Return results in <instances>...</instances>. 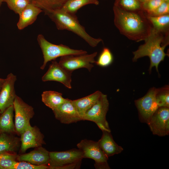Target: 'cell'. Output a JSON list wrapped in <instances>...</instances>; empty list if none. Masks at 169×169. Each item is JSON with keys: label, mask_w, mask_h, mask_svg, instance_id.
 <instances>
[{"label": "cell", "mask_w": 169, "mask_h": 169, "mask_svg": "<svg viewBox=\"0 0 169 169\" xmlns=\"http://www.w3.org/2000/svg\"><path fill=\"white\" fill-rule=\"evenodd\" d=\"M114 23L121 34L137 42L144 40L150 35L152 25L143 11H130L114 5Z\"/></svg>", "instance_id": "cell-1"}, {"label": "cell", "mask_w": 169, "mask_h": 169, "mask_svg": "<svg viewBox=\"0 0 169 169\" xmlns=\"http://www.w3.org/2000/svg\"><path fill=\"white\" fill-rule=\"evenodd\" d=\"M144 41L145 43L133 52V62L144 56H148L150 59L149 68L151 72L152 67H155L158 73V66L167 54L164 49L169 44V34L165 35L153 29L150 35Z\"/></svg>", "instance_id": "cell-2"}, {"label": "cell", "mask_w": 169, "mask_h": 169, "mask_svg": "<svg viewBox=\"0 0 169 169\" xmlns=\"http://www.w3.org/2000/svg\"><path fill=\"white\" fill-rule=\"evenodd\" d=\"M44 13L54 23L57 29L67 30L74 33L92 47H96L102 41L100 38H95L89 35L80 24L75 14L67 13L61 9Z\"/></svg>", "instance_id": "cell-3"}, {"label": "cell", "mask_w": 169, "mask_h": 169, "mask_svg": "<svg viewBox=\"0 0 169 169\" xmlns=\"http://www.w3.org/2000/svg\"><path fill=\"white\" fill-rule=\"evenodd\" d=\"M37 40L42 50L44 62L40 69H44L49 61L57 58L70 55H79L87 53L85 50L75 49L63 44H55L47 41L41 34H38Z\"/></svg>", "instance_id": "cell-4"}, {"label": "cell", "mask_w": 169, "mask_h": 169, "mask_svg": "<svg viewBox=\"0 0 169 169\" xmlns=\"http://www.w3.org/2000/svg\"><path fill=\"white\" fill-rule=\"evenodd\" d=\"M109 105L107 95L102 93L96 103L82 116V120L93 122L102 131L111 132L106 117Z\"/></svg>", "instance_id": "cell-5"}, {"label": "cell", "mask_w": 169, "mask_h": 169, "mask_svg": "<svg viewBox=\"0 0 169 169\" xmlns=\"http://www.w3.org/2000/svg\"><path fill=\"white\" fill-rule=\"evenodd\" d=\"M82 152L83 157L93 160L95 167L97 169H110L108 163V158L100 147L97 142L84 139L77 145Z\"/></svg>", "instance_id": "cell-6"}, {"label": "cell", "mask_w": 169, "mask_h": 169, "mask_svg": "<svg viewBox=\"0 0 169 169\" xmlns=\"http://www.w3.org/2000/svg\"><path fill=\"white\" fill-rule=\"evenodd\" d=\"M15 113L14 124L16 133L20 136L30 125V120L33 116V108L16 96L13 104Z\"/></svg>", "instance_id": "cell-7"}, {"label": "cell", "mask_w": 169, "mask_h": 169, "mask_svg": "<svg viewBox=\"0 0 169 169\" xmlns=\"http://www.w3.org/2000/svg\"><path fill=\"white\" fill-rule=\"evenodd\" d=\"M97 54L95 52L91 54L70 55L60 57L59 63L66 69L72 72L81 68L87 69L90 72L95 63V58Z\"/></svg>", "instance_id": "cell-8"}, {"label": "cell", "mask_w": 169, "mask_h": 169, "mask_svg": "<svg viewBox=\"0 0 169 169\" xmlns=\"http://www.w3.org/2000/svg\"><path fill=\"white\" fill-rule=\"evenodd\" d=\"M156 88H152L143 97L135 101L139 119L141 123L147 124L152 115L159 107L156 98Z\"/></svg>", "instance_id": "cell-9"}, {"label": "cell", "mask_w": 169, "mask_h": 169, "mask_svg": "<svg viewBox=\"0 0 169 169\" xmlns=\"http://www.w3.org/2000/svg\"><path fill=\"white\" fill-rule=\"evenodd\" d=\"M147 124L152 134L160 136L169 134V107H159Z\"/></svg>", "instance_id": "cell-10"}, {"label": "cell", "mask_w": 169, "mask_h": 169, "mask_svg": "<svg viewBox=\"0 0 169 169\" xmlns=\"http://www.w3.org/2000/svg\"><path fill=\"white\" fill-rule=\"evenodd\" d=\"M49 169H58L61 167L83 159L82 151L75 148L62 151L49 152Z\"/></svg>", "instance_id": "cell-11"}, {"label": "cell", "mask_w": 169, "mask_h": 169, "mask_svg": "<svg viewBox=\"0 0 169 169\" xmlns=\"http://www.w3.org/2000/svg\"><path fill=\"white\" fill-rule=\"evenodd\" d=\"M72 73L54 60L42 76V80L44 82L54 81L60 82L67 88L71 89Z\"/></svg>", "instance_id": "cell-12"}, {"label": "cell", "mask_w": 169, "mask_h": 169, "mask_svg": "<svg viewBox=\"0 0 169 169\" xmlns=\"http://www.w3.org/2000/svg\"><path fill=\"white\" fill-rule=\"evenodd\" d=\"M20 152L23 154L28 149L36 148L45 144L44 136L36 126L30 124L21 135Z\"/></svg>", "instance_id": "cell-13"}, {"label": "cell", "mask_w": 169, "mask_h": 169, "mask_svg": "<svg viewBox=\"0 0 169 169\" xmlns=\"http://www.w3.org/2000/svg\"><path fill=\"white\" fill-rule=\"evenodd\" d=\"M53 111L55 118L62 123L69 124L82 120L72 100L68 98Z\"/></svg>", "instance_id": "cell-14"}, {"label": "cell", "mask_w": 169, "mask_h": 169, "mask_svg": "<svg viewBox=\"0 0 169 169\" xmlns=\"http://www.w3.org/2000/svg\"><path fill=\"white\" fill-rule=\"evenodd\" d=\"M17 80L16 75L10 73L5 79L0 90V111L3 112L9 106L13 105L17 96L14 89V84Z\"/></svg>", "instance_id": "cell-15"}, {"label": "cell", "mask_w": 169, "mask_h": 169, "mask_svg": "<svg viewBox=\"0 0 169 169\" xmlns=\"http://www.w3.org/2000/svg\"><path fill=\"white\" fill-rule=\"evenodd\" d=\"M50 160L49 152L42 146L35 148L27 153L18 155V161H25L37 165H48Z\"/></svg>", "instance_id": "cell-16"}, {"label": "cell", "mask_w": 169, "mask_h": 169, "mask_svg": "<svg viewBox=\"0 0 169 169\" xmlns=\"http://www.w3.org/2000/svg\"><path fill=\"white\" fill-rule=\"evenodd\" d=\"M43 12L41 9L30 3L18 15L19 18L17 24L18 29L23 30L32 24Z\"/></svg>", "instance_id": "cell-17"}, {"label": "cell", "mask_w": 169, "mask_h": 169, "mask_svg": "<svg viewBox=\"0 0 169 169\" xmlns=\"http://www.w3.org/2000/svg\"><path fill=\"white\" fill-rule=\"evenodd\" d=\"M101 138L97 141L99 145L108 158L120 153L123 148L114 141L111 132L103 131Z\"/></svg>", "instance_id": "cell-18"}, {"label": "cell", "mask_w": 169, "mask_h": 169, "mask_svg": "<svg viewBox=\"0 0 169 169\" xmlns=\"http://www.w3.org/2000/svg\"><path fill=\"white\" fill-rule=\"evenodd\" d=\"M20 146V138L15 136L14 134H0V154H17Z\"/></svg>", "instance_id": "cell-19"}, {"label": "cell", "mask_w": 169, "mask_h": 169, "mask_svg": "<svg viewBox=\"0 0 169 169\" xmlns=\"http://www.w3.org/2000/svg\"><path fill=\"white\" fill-rule=\"evenodd\" d=\"M102 93L100 91H97L86 96L77 100H72L73 104L81 118L96 103Z\"/></svg>", "instance_id": "cell-20"}, {"label": "cell", "mask_w": 169, "mask_h": 169, "mask_svg": "<svg viewBox=\"0 0 169 169\" xmlns=\"http://www.w3.org/2000/svg\"><path fill=\"white\" fill-rule=\"evenodd\" d=\"M13 105H11L0 114V134L16 133L14 123L13 121Z\"/></svg>", "instance_id": "cell-21"}, {"label": "cell", "mask_w": 169, "mask_h": 169, "mask_svg": "<svg viewBox=\"0 0 169 169\" xmlns=\"http://www.w3.org/2000/svg\"><path fill=\"white\" fill-rule=\"evenodd\" d=\"M42 101L47 107L53 110L64 103L66 100L62 94L54 91H45L41 95Z\"/></svg>", "instance_id": "cell-22"}, {"label": "cell", "mask_w": 169, "mask_h": 169, "mask_svg": "<svg viewBox=\"0 0 169 169\" xmlns=\"http://www.w3.org/2000/svg\"><path fill=\"white\" fill-rule=\"evenodd\" d=\"M146 15L153 29L165 35L169 34V14L161 16Z\"/></svg>", "instance_id": "cell-23"}, {"label": "cell", "mask_w": 169, "mask_h": 169, "mask_svg": "<svg viewBox=\"0 0 169 169\" xmlns=\"http://www.w3.org/2000/svg\"><path fill=\"white\" fill-rule=\"evenodd\" d=\"M68 0H29L43 12L61 9Z\"/></svg>", "instance_id": "cell-24"}, {"label": "cell", "mask_w": 169, "mask_h": 169, "mask_svg": "<svg viewBox=\"0 0 169 169\" xmlns=\"http://www.w3.org/2000/svg\"><path fill=\"white\" fill-rule=\"evenodd\" d=\"M89 4L98 5L99 1L98 0H68L61 9L67 13L75 14L79 9Z\"/></svg>", "instance_id": "cell-25"}, {"label": "cell", "mask_w": 169, "mask_h": 169, "mask_svg": "<svg viewBox=\"0 0 169 169\" xmlns=\"http://www.w3.org/2000/svg\"><path fill=\"white\" fill-rule=\"evenodd\" d=\"M114 5L128 11H142V3L138 0H117L115 2Z\"/></svg>", "instance_id": "cell-26"}, {"label": "cell", "mask_w": 169, "mask_h": 169, "mask_svg": "<svg viewBox=\"0 0 169 169\" xmlns=\"http://www.w3.org/2000/svg\"><path fill=\"white\" fill-rule=\"evenodd\" d=\"M156 98L159 107H169V87L166 85L156 89Z\"/></svg>", "instance_id": "cell-27"}, {"label": "cell", "mask_w": 169, "mask_h": 169, "mask_svg": "<svg viewBox=\"0 0 169 169\" xmlns=\"http://www.w3.org/2000/svg\"><path fill=\"white\" fill-rule=\"evenodd\" d=\"M17 154L4 153L0 154V167L2 169H11L17 161Z\"/></svg>", "instance_id": "cell-28"}, {"label": "cell", "mask_w": 169, "mask_h": 169, "mask_svg": "<svg viewBox=\"0 0 169 169\" xmlns=\"http://www.w3.org/2000/svg\"><path fill=\"white\" fill-rule=\"evenodd\" d=\"M4 2L10 10L18 15L30 3L29 0H4Z\"/></svg>", "instance_id": "cell-29"}, {"label": "cell", "mask_w": 169, "mask_h": 169, "mask_svg": "<svg viewBox=\"0 0 169 169\" xmlns=\"http://www.w3.org/2000/svg\"><path fill=\"white\" fill-rule=\"evenodd\" d=\"M113 57L110 50L107 48H104L95 63L100 66L106 67L113 62Z\"/></svg>", "instance_id": "cell-30"}, {"label": "cell", "mask_w": 169, "mask_h": 169, "mask_svg": "<svg viewBox=\"0 0 169 169\" xmlns=\"http://www.w3.org/2000/svg\"><path fill=\"white\" fill-rule=\"evenodd\" d=\"M161 0H149L142 3V10L147 15H151L162 2Z\"/></svg>", "instance_id": "cell-31"}, {"label": "cell", "mask_w": 169, "mask_h": 169, "mask_svg": "<svg viewBox=\"0 0 169 169\" xmlns=\"http://www.w3.org/2000/svg\"><path fill=\"white\" fill-rule=\"evenodd\" d=\"M49 169L47 165L37 166L25 161H17L11 169Z\"/></svg>", "instance_id": "cell-32"}, {"label": "cell", "mask_w": 169, "mask_h": 169, "mask_svg": "<svg viewBox=\"0 0 169 169\" xmlns=\"http://www.w3.org/2000/svg\"><path fill=\"white\" fill-rule=\"evenodd\" d=\"M167 14H169V1H162L151 16H161Z\"/></svg>", "instance_id": "cell-33"}, {"label": "cell", "mask_w": 169, "mask_h": 169, "mask_svg": "<svg viewBox=\"0 0 169 169\" xmlns=\"http://www.w3.org/2000/svg\"><path fill=\"white\" fill-rule=\"evenodd\" d=\"M82 160L70 163L59 167L58 169H79L81 166Z\"/></svg>", "instance_id": "cell-34"}, {"label": "cell", "mask_w": 169, "mask_h": 169, "mask_svg": "<svg viewBox=\"0 0 169 169\" xmlns=\"http://www.w3.org/2000/svg\"><path fill=\"white\" fill-rule=\"evenodd\" d=\"M5 79H3L0 78V90L1 89L2 86L4 82Z\"/></svg>", "instance_id": "cell-35"}, {"label": "cell", "mask_w": 169, "mask_h": 169, "mask_svg": "<svg viewBox=\"0 0 169 169\" xmlns=\"http://www.w3.org/2000/svg\"><path fill=\"white\" fill-rule=\"evenodd\" d=\"M141 3H143L149 0H138Z\"/></svg>", "instance_id": "cell-36"}, {"label": "cell", "mask_w": 169, "mask_h": 169, "mask_svg": "<svg viewBox=\"0 0 169 169\" xmlns=\"http://www.w3.org/2000/svg\"><path fill=\"white\" fill-rule=\"evenodd\" d=\"M4 0H0V7H1L2 3L3 2Z\"/></svg>", "instance_id": "cell-37"}, {"label": "cell", "mask_w": 169, "mask_h": 169, "mask_svg": "<svg viewBox=\"0 0 169 169\" xmlns=\"http://www.w3.org/2000/svg\"><path fill=\"white\" fill-rule=\"evenodd\" d=\"M162 1H166L168 2L169 1V0H161Z\"/></svg>", "instance_id": "cell-38"}, {"label": "cell", "mask_w": 169, "mask_h": 169, "mask_svg": "<svg viewBox=\"0 0 169 169\" xmlns=\"http://www.w3.org/2000/svg\"><path fill=\"white\" fill-rule=\"evenodd\" d=\"M1 113V111H0V114Z\"/></svg>", "instance_id": "cell-39"}, {"label": "cell", "mask_w": 169, "mask_h": 169, "mask_svg": "<svg viewBox=\"0 0 169 169\" xmlns=\"http://www.w3.org/2000/svg\"><path fill=\"white\" fill-rule=\"evenodd\" d=\"M117 0H115V1H117Z\"/></svg>", "instance_id": "cell-40"}, {"label": "cell", "mask_w": 169, "mask_h": 169, "mask_svg": "<svg viewBox=\"0 0 169 169\" xmlns=\"http://www.w3.org/2000/svg\"><path fill=\"white\" fill-rule=\"evenodd\" d=\"M0 169H2L1 167H0Z\"/></svg>", "instance_id": "cell-41"}]
</instances>
